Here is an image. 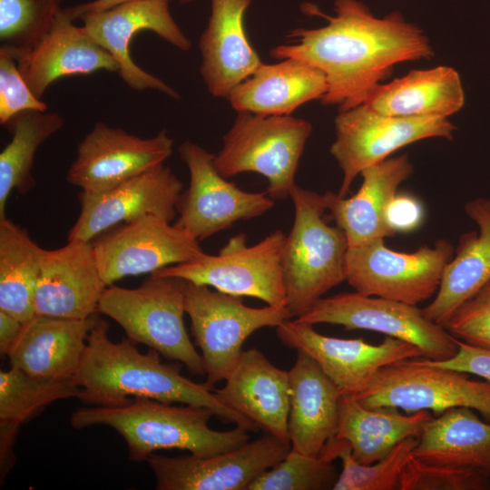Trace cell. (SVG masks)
Listing matches in <instances>:
<instances>
[{"instance_id":"cell-5","label":"cell","mask_w":490,"mask_h":490,"mask_svg":"<svg viewBox=\"0 0 490 490\" xmlns=\"http://www.w3.org/2000/svg\"><path fill=\"white\" fill-rule=\"evenodd\" d=\"M186 285L182 279L155 274L134 289L112 284L100 299L98 312L116 321L133 343L181 363L193 375L204 376L203 358L183 322Z\"/></svg>"},{"instance_id":"cell-31","label":"cell","mask_w":490,"mask_h":490,"mask_svg":"<svg viewBox=\"0 0 490 490\" xmlns=\"http://www.w3.org/2000/svg\"><path fill=\"white\" fill-rule=\"evenodd\" d=\"M413 456L490 478V422L480 419L474 409L450 408L426 423Z\"/></svg>"},{"instance_id":"cell-18","label":"cell","mask_w":490,"mask_h":490,"mask_svg":"<svg viewBox=\"0 0 490 490\" xmlns=\"http://www.w3.org/2000/svg\"><path fill=\"white\" fill-rule=\"evenodd\" d=\"M173 140L165 129L142 138L97 122L78 143L66 181L87 192H102L163 163Z\"/></svg>"},{"instance_id":"cell-43","label":"cell","mask_w":490,"mask_h":490,"mask_svg":"<svg viewBox=\"0 0 490 490\" xmlns=\"http://www.w3.org/2000/svg\"><path fill=\"white\" fill-rule=\"evenodd\" d=\"M24 323L11 314L0 310V351L8 355L16 342Z\"/></svg>"},{"instance_id":"cell-30","label":"cell","mask_w":490,"mask_h":490,"mask_svg":"<svg viewBox=\"0 0 490 490\" xmlns=\"http://www.w3.org/2000/svg\"><path fill=\"white\" fill-rule=\"evenodd\" d=\"M465 103L458 73L449 66L414 70L377 84L363 103L375 112L400 117H446Z\"/></svg>"},{"instance_id":"cell-28","label":"cell","mask_w":490,"mask_h":490,"mask_svg":"<svg viewBox=\"0 0 490 490\" xmlns=\"http://www.w3.org/2000/svg\"><path fill=\"white\" fill-rule=\"evenodd\" d=\"M465 212L477 224L479 232L461 235L434 299L422 309L427 319L442 327L463 302L490 280V198L468 201Z\"/></svg>"},{"instance_id":"cell-4","label":"cell","mask_w":490,"mask_h":490,"mask_svg":"<svg viewBox=\"0 0 490 490\" xmlns=\"http://www.w3.org/2000/svg\"><path fill=\"white\" fill-rule=\"evenodd\" d=\"M289 197L294 221L285 239L282 265L287 307L296 318L346 281L348 242L340 228L325 220L322 194L295 184Z\"/></svg>"},{"instance_id":"cell-39","label":"cell","mask_w":490,"mask_h":490,"mask_svg":"<svg viewBox=\"0 0 490 490\" xmlns=\"http://www.w3.org/2000/svg\"><path fill=\"white\" fill-rule=\"evenodd\" d=\"M443 327L455 338L490 351V280L463 302Z\"/></svg>"},{"instance_id":"cell-34","label":"cell","mask_w":490,"mask_h":490,"mask_svg":"<svg viewBox=\"0 0 490 490\" xmlns=\"http://www.w3.org/2000/svg\"><path fill=\"white\" fill-rule=\"evenodd\" d=\"M12 135L0 153V219L5 216L7 200L15 190L27 193L34 186L32 175L39 147L64 126L63 117L50 111H24L5 125Z\"/></svg>"},{"instance_id":"cell-33","label":"cell","mask_w":490,"mask_h":490,"mask_svg":"<svg viewBox=\"0 0 490 490\" xmlns=\"http://www.w3.org/2000/svg\"><path fill=\"white\" fill-rule=\"evenodd\" d=\"M43 250L24 228L6 217L0 219V310L23 323L35 315Z\"/></svg>"},{"instance_id":"cell-20","label":"cell","mask_w":490,"mask_h":490,"mask_svg":"<svg viewBox=\"0 0 490 490\" xmlns=\"http://www.w3.org/2000/svg\"><path fill=\"white\" fill-rule=\"evenodd\" d=\"M91 242L44 250L34 293L35 315L83 319L98 312L106 289Z\"/></svg>"},{"instance_id":"cell-36","label":"cell","mask_w":490,"mask_h":490,"mask_svg":"<svg viewBox=\"0 0 490 490\" xmlns=\"http://www.w3.org/2000/svg\"><path fill=\"white\" fill-rule=\"evenodd\" d=\"M61 0H0V50L16 57L34 48L53 28Z\"/></svg>"},{"instance_id":"cell-23","label":"cell","mask_w":490,"mask_h":490,"mask_svg":"<svg viewBox=\"0 0 490 490\" xmlns=\"http://www.w3.org/2000/svg\"><path fill=\"white\" fill-rule=\"evenodd\" d=\"M412 173L413 164L402 154L364 169L361 186L353 196L342 198L329 191L322 194L326 211L345 232L348 247L396 235L386 222V209Z\"/></svg>"},{"instance_id":"cell-44","label":"cell","mask_w":490,"mask_h":490,"mask_svg":"<svg viewBox=\"0 0 490 490\" xmlns=\"http://www.w3.org/2000/svg\"><path fill=\"white\" fill-rule=\"evenodd\" d=\"M137 0H93L81 3L73 6L63 8L64 13L72 20L78 19L82 15L109 9L118 5ZM171 1V0H169Z\"/></svg>"},{"instance_id":"cell-40","label":"cell","mask_w":490,"mask_h":490,"mask_svg":"<svg viewBox=\"0 0 490 490\" xmlns=\"http://www.w3.org/2000/svg\"><path fill=\"white\" fill-rule=\"evenodd\" d=\"M47 104L37 98L19 72L17 61L0 50V123L24 111H47Z\"/></svg>"},{"instance_id":"cell-27","label":"cell","mask_w":490,"mask_h":490,"mask_svg":"<svg viewBox=\"0 0 490 490\" xmlns=\"http://www.w3.org/2000/svg\"><path fill=\"white\" fill-rule=\"evenodd\" d=\"M327 79L318 68L287 58L261 64L230 93L228 101L237 112L260 115H290L302 104L321 99Z\"/></svg>"},{"instance_id":"cell-45","label":"cell","mask_w":490,"mask_h":490,"mask_svg":"<svg viewBox=\"0 0 490 490\" xmlns=\"http://www.w3.org/2000/svg\"><path fill=\"white\" fill-rule=\"evenodd\" d=\"M179 1H180V3H181V4H189V3H191V2L193 1V0H179Z\"/></svg>"},{"instance_id":"cell-12","label":"cell","mask_w":490,"mask_h":490,"mask_svg":"<svg viewBox=\"0 0 490 490\" xmlns=\"http://www.w3.org/2000/svg\"><path fill=\"white\" fill-rule=\"evenodd\" d=\"M330 153L343 172L338 196L346 197L360 172L417 141L453 139L456 126L446 117H400L383 114L361 104L339 112Z\"/></svg>"},{"instance_id":"cell-8","label":"cell","mask_w":490,"mask_h":490,"mask_svg":"<svg viewBox=\"0 0 490 490\" xmlns=\"http://www.w3.org/2000/svg\"><path fill=\"white\" fill-rule=\"evenodd\" d=\"M286 236L277 230L249 246L244 233L232 236L217 255L200 257L152 273L202 284L220 292L287 306L282 253Z\"/></svg>"},{"instance_id":"cell-35","label":"cell","mask_w":490,"mask_h":490,"mask_svg":"<svg viewBox=\"0 0 490 490\" xmlns=\"http://www.w3.org/2000/svg\"><path fill=\"white\" fill-rule=\"evenodd\" d=\"M417 443L416 437L407 438L385 457L364 465L353 457L346 442L334 437L331 447L342 469L333 490H399L401 475Z\"/></svg>"},{"instance_id":"cell-41","label":"cell","mask_w":490,"mask_h":490,"mask_svg":"<svg viewBox=\"0 0 490 490\" xmlns=\"http://www.w3.org/2000/svg\"><path fill=\"white\" fill-rule=\"evenodd\" d=\"M456 343L457 351L451 358L430 360L418 358V359L425 364L451 368L490 381V351L472 347L458 339Z\"/></svg>"},{"instance_id":"cell-37","label":"cell","mask_w":490,"mask_h":490,"mask_svg":"<svg viewBox=\"0 0 490 490\" xmlns=\"http://www.w3.org/2000/svg\"><path fill=\"white\" fill-rule=\"evenodd\" d=\"M339 473L333 460L311 456L292 448L273 467L258 476L249 490L333 489Z\"/></svg>"},{"instance_id":"cell-24","label":"cell","mask_w":490,"mask_h":490,"mask_svg":"<svg viewBox=\"0 0 490 490\" xmlns=\"http://www.w3.org/2000/svg\"><path fill=\"white\" fill-rule=\"evenodd\" d=\"M15 59L20 74L39 99L60 78L119 71L114 58L92 40L82 25H75L63 9L51 31Z\"/></svg>"},{"instance_id":"cell-14","label":"cell","mask_w":490,"mask_h":490,"mask_svg":"<svg viewBox=\"0 0 490 490\" xmlns=\"http://www.w3.org/2000/svg\"><path fill=\"white\" fill-rule=\"evenodd\" d=\"M200 241L171 221L146 215L121 223L91 241L107 286L129 276L192 260L204 253Z\"/></svg>"},{"instance_id":"cell-11","label":"cell","mask_w":490,"mask_h":490,"mask_svg":"<svg viewBox=\"0 0 490 490\" xmlns=\"http://www.w3.org/2000/svg\"><path fill=\"white\" fill-rule=\"evenodd\" d=\"M296 319L378 332L416 346L430 360L451 358L458 348L456 338L427 319L416 305L357 291L323 297Z\"/></svg>"},{"instance_id":"cell-6","label":"cell","mask_w":490,"mask_h":490,"mask_svg":"<svg viewBox=\"0 0 490 490\" xmlns=\"http://www.w3.org/2000/svg\"><path fill=\"white\" fill-rule=\"evenodd\" d=\"M311 123L291 115H260L239 112L214 164L225 178L256 172L269 181L267 194L284 200L295 183V175Z\"/></svg>"},{"instance_id":"cell-32","label":"cell","mask_w":490,"mask_h":490,"mask_svg":"<svg viewBox=\"0 0 490 490\" xmlns=\"http://www.w3.org/2000/svg\"><path fill=\"white\" fill-rule=\"evenodd\" d=\"M74 377H31L10 368L0 372V474L3 480L13 466V451L19 428L54 401L78 397Z\"/></svg>"},{"instance_id":"cell-29","label":"cell","mask_w":490,"mask_h":490,"mask_svg":"<svg viewBox=\"0 0 490 490\" xmlns=\"http://www.w3.org/2000/svg\"><path fill=\"white\" fill-rule=\"evenodd\" d=\"M433 416L428 410L403 414L392 407H367L354 397L342 394L335 437L349 446L358 462L370 465L403 440L419 438Z\"/></svg>"},{"instance_id":"cell-21","label":"cell","mask_w":490,"mask_h":490,"mask_svg":"<svg viewBox=\"0 0 490 490\" xmlns=\"http://www.w3.org/2000/svg\"><path fill=\"white\" fill-rule=\"evenodd\" d=\"M224 381L222 387L213 388L222 404L263 433L290 444L289 371L274 366L260 350L250 348L242 351Z\"/></svg>"},{"instance_id":"cell-9","label":"cell","mask_w":490,"mask_h":490,"mask_svg":"<svg viewBox=\"0 0 490 490\" xmlns=\"http://www.w3.org/2000/svg\"><path fill=\"white\" fill-rule=\"evenodd\" d=\"M469 376L411 358L382 368L355 398L367 407H392L407 413L428 410L436 416L468 407L490 422V381Z\"/></svg>"},{"instance_id":"cell-19","label":"cell","mask_w":490,"mask_h":490,"mask_svg":"<svg viewBox=\"0 0 490 490\" xmlns=\"http://www.w3.org/2000/svg\"><path fill=\"white\" fill-rule=\"evenodd\" d=\"M181 191V181L163 163L105 191H81L80 214L69 231L68 240L91 242L116 225L146 215L172 221Z\"/></svg>"},{"instance_id":"cell-42","label":"cell","mask_w":490,"mask_h":490,"mask_svg":"<svg viewBox=\"0 0 490 490\" xmlns=\"http://www.w3.org/2000/svg\"><path fill=\"white\" fill-rule=\"evenodd\" d=\"M423 218L421 202L406 193H397L388 203L385 213L387 224L396 233L415 230L422 223Z\"/></svg>"},{"instance_id":"cell-26","label":"cell","mask_w":490,"mask_h":490,"mask_svg":"<svg viewBox=\"0 0 490 490\" xmlns=\"http://www.w3.org/2000/svg\"><path fill=\"white\" fill-rule=\"evenodd\" d=\"M97 318V313L83 319L34 315L7 355L10 368L34 377H74Z\"/></svg>"},{"instance_id":"cell-3","label":"cell","mask_w":490,"mask_h":490,"mask_svg":"<svg viewBox=\"0 0 490 490\" xmlns=\"http://www.w3.org/2000/svg\"><path fill=\"white\" fill-rule=\"evenodd\" d=\"M213 412L204 407L173 406L146 397H132L121 407H81L72 413L75 429L104 425L124 439L129 459L146 461L154 452L187 450L197 456H210L235 449L250 441L249 431L236 426L226 431L209 426Z\"/></svg>"},{"instance_id":"cell-38","label":"cell","mask_w":490,"mask_h":490,"mask_svg":"<svg viewBox=\"0 0 490 490\" xmlns=\"http://www.w3.org/2000/svg\"><path fill=\"white\" fill-rule=\"evenodd\" d=\"M399 490H490V478L466 468L425 463L412 454Z\"/></svg>"},{"instance_id":"cell-25","label":"cell","mask_w":490,"mask_h":490,"mask_svg":"<svg viewBox=\"0 0 490 490\" xmlns=\"http://www.w3.org/2000/svg\"><path fill=\"white\" fill-rule=\"evenodd\" d=\"M289 370L291 448L318 456L337 432L342 393L317 361L301 350Z\"/></svg>"},{"instance_id":"cell-22","label":"cell","mask_w":490,"mask_h":490,"mask_svg":"<svg viewBox=\"0 0 490 490\" xmlns=\"http://www.w3.org/2000/svg\"><path fill=\"white\" fill-rule=\"evenodd\" d=\"M251 0H211V15L199 40L200 69L208 92L228 99L261 60L250 44L244 17Z\"/></svg>"},{"instance_id":"cell-15","label":"cell","mask_w":490,"mask_h":490,"mask_svg":"<svg viewBox=\"0 0 490 490\" xmlns=\"http://www.w3.org/2000/svg\"><path fill=\"white\" fill-rule=\"evenodd\" d=\"M169 3V0L132 1L83 14L78 19L89 37L114 58L120 77L131 89H152L178 100L180 94L173 88L136 64L130 53L131 40L144 30L155 33L181 51L191 48V41L173 19Z\"/></svg>"},{"instance_id":"cell-1","label":"cell","mask_w":490,"mask_h":490,"mask_svg":"<svg viewBox=\"0 0 490 490\" xmlns=\"http://www.w3.org/2000/svg\"><path fill=\"white\" fill-rule=\"evenodd\" d=\"M334 12L320 14L327 24L294 29L288 44L270 52L275 59H296L321 70L328 83L324 105L339 112L359 106L395 64L434 56L423 30L397 11L377 17L360 1L336 0Z\"/></svg>"},{"instance_id":"cell-17","label":"cell","mask_w":490,"mask_h":490,"mask_svg":"<svg viewBox=\"0 0 490 490\" xmlns=\"http://www.w3.org/2000/svg\"><path fill=\"white\" fill-rule=\"evenodd\" d=\"M291 445L264 433L260 437L214 456H166L146 459L157 490H249L253 481L280 462Z\"/></svg>"},{"instance_id":"cell-7","label":"cell","mask_w":490,"mask_h":490,"mask_svg":"<svg viewBox=\"0 0 490 490\" xmlns=\"http://www.w3.org/2000/svg\"><path fill=\"white\" fill-rule=\"evenodd\" d=\"M185 313L201 350L206 380L211 389L224 381L236 366L245 340L265 327L277 328L293 318L286 305L251 308L242 297L187 281Z\"/></svg>"},{"instance_id":"cell-10","label":"cell","mask_w":490,"mask_h":490,"mask_svg":"<svg viewBox=\"0 0 490 490\" xmlns=\"http://www.w3.org/2000/svg\"><path fill=\"white\" fill-rule=\"evenodd\" d=\"M454 252L445 239L410 253L388 249L384 240L348 247L346 281L360 294L416 306L436 294Z\"/></svg>"},{"instance_id":"cell-13","label":"cell","mask_w":490,"mask_h":490,"mask_svg":"<svg viewBox=\"0 0 490 490\" xmlns=\"http://www.w3.org/2000/svg\"><path fill=\"white\" fill-rule=\"evenodd\" d=\"M181 159L190 172L189 188L176 205L174 223L197 240L230 227L235 221L263 215L274 206L267 192H248L227 181L214 164V155L199 144L184 141Z\"/></svg>"},{"instance_id":"cell-2","label":"cell","mask_w":490,"mask_h":490,"mask_svg":"<svg viewBox=\"0 0 490 490\" xmlns=\"http://www.w3.org/2000/svg\"><path fill=\"white\" fill-rule=\"evenodd\" d=\"M108 331L109 323L98 317L74 376L80 387L77 398L84 405L114 407L128 404L132 397H146L204 407L222 422L248 431L259 429L222 404L213 389L181 375V363L162 362L161 354L153 348L141 353L129 338L113 342Z\"/></svg>"},{"instance_id":"cell-16","label":"cell","mask_w":490,"mask_h":490,"mask_svg":"<svg viewBox=\"0 0 490 490\" xmlns=\"http://www.w3.org/2000/svg\"><path fill=\"white\" fill-rule=\"evenodd\" d=\"M279 341L313 358L342 394L356 397L384 367L423 358L416 346L386 336L377 345L363 338H339L318 333L314 325L289 319L276 328Z\"/></svg>"}]
</instances>
